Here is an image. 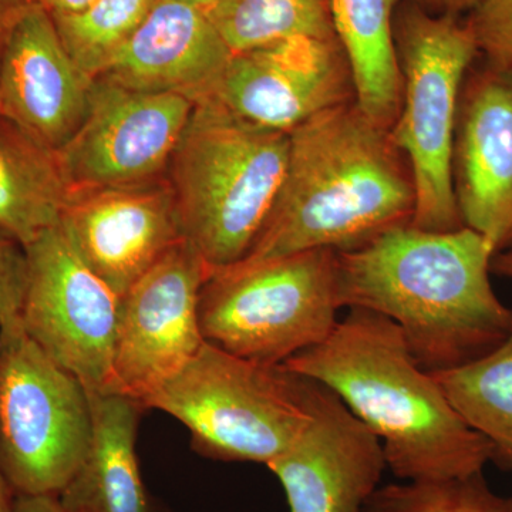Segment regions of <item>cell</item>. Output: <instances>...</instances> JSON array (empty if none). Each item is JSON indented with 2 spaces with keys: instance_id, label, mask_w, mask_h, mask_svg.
Returning <instances> with one entry per match:
<instances>
[{
  "instance_id": "cell-5",
  "label": "cell",
  "mask_w": 512,
  "mask_h": 512,
  "mask_svg": "<svg viewBox=\"0 0 512 512\" xmlns=\"http://www.w3.org/2000/svg\"><path fill=\"white\" fill-rule=\"evenodd\" d=\"M393 45L402 74L399 114L390 134L412 171V225L429 231L464 227L453 190L454 131L461 89L477 62L476 40L464 16L434 15L400 0Z\"/></svg>"
},
{
  "instance_id": "cell-27",
  "label": "cell",
  "mask_w": 512,
  "mask_h": 512,
  "mask_svg": "<svg viewBox=\"0 0 512 512\" xmlns=\"http://www.w3.org/2000/svg\"><path fill=\"white\" fill-rule=\"evenodd\" d=\"M42 5V0H0V53L20 20Z\"/></svg>"
},
{
  "instance_id": "cell-15",
  "label": "cell",
  "mask_w": 512,
  "mask_h": 512,
  "mask_svg": "<svg viewBox=\"0 0 512 512\" xmlns=\"http://www.w3.org/2000/svg\"><path fill=\"white\" fill-rule=\"evenodd\" d=\"M60 225L80 258L120 298L184 239L167 177L72 192Z\"/></svg>"
},
{
  "instance_id": "cell-21",
  "label": "cell",
  "mask_w": 512,
  "mask_h": 512,
  "mask_svg": "<svg viewBox=\"0 0 512 512\" xmlns=\"http://www.w3.org/2000/svg\"><path fill=\"white\" fill-rule=\"evenodd\" d=\"M458 416L491 444L494 463L512 468V330L473 362L431 373Z\"/></svg>"
},
{
  "instance_id": "cell-19",
  "label": "cell",
  "mask_w": 512,
  "mask_h": 512,
  "mask_svg": "<svg viewBox=\"0 0 512 512\" xmlns=\"http://www.w3.org/2000/svg\"><path fill=\"white\" fill-rule=\"evenodd\" d=\"M70 197L59 151L0 117V229L28 247L59 224Z\"/></svg>"
},
{
  "instance_id": "cell-13",
  "label": "cell",
  "mask_w": 512,
  "mask_h": 512,
  "mask_svg": "<svg viewBox=\"0 0 512 512\" xmlns=\"http://www.w3.org/2000/svg\"><path fill=\"white\" fill-rule=\"evenodd\" d=\"M453 190L464 227L512 248V67L474 63L454 131Z\"/></svg>"
},
{
  "instance_id": "cell-32",
  "label": "cell",
  "mask_w": 512,
  "mask_h": 512,
  "mask_svg": "<svg viewBox=\"0 0 512 512\" xmlns=\"http://www.w3.org/2000/svg\"><path fill=\"white\" fill-rule=\"evenodd\" d=\"M15 498V493L0 470V512H15Z\"/></svg>"
},
{
  "instance_id": "cell-25",
  "label": "cell",
  "mask_w": 512,
  "mask_h": 512,
  "mask_svg": "<svg viewBox=\"0 0 512 512\" xmlns=\"http://www.w3.org/2000/svg\"><path fill=\"white\" fill-rule=\"evenodd\" d=\"M464 18L481 59L512 67V0H484Z\"/></svg>"
},
{
  "instance_id": "cell-33",
  "label": "cell",
  "mask_w": 512,
  "mask_h": 512,
  "mask_svg": "<svg viewBox=\"0 0 512 512\" xmlns=\"http://www.w3.org/2000/svg\"><path fill=\"white\" fill-rule=\"evenodd\" d=\"M187 2L194 3V5L200 6V8L207 10L214 5L218 0H187Z\"/></svg>"
},
{
  "instance_id": "cell-30",
  "label": "cell",
  "mask_w": 512,
  "mask_h": 512,
  "mask_svg": "<svg viewBox=\"0 0 512 512\" xmlns=\"http://www.w3.org/2000/svg\"><path fill=\"white\" fill-rule=\"evenodd\" d=\"M93 2L94 0H42V5L50 16H69L82 12Z\"/></svg>"
},
{
  "instance_id": "cell-34",
  "label": "cell",
  "mask_w": 512,
  "mask_h": 512,
  "mask_svg": "<svg viewBox=\"0 0 512 512\" xmlns=\"http://www.w3.org/2000/svg\"><path fill=\"white\" fill-rule=\"evenodd\" d=\"M507 512H512V497L507 498Z\"/></svg>"
},
{
  "instance_id": "cell-7",
  "label": "cell",
  "mask_w": 512,
  "mask_h": 512,
  "mask_svg": "<svg viewBox=\"0 0 512 512\" xmlns=\"http://www.w3.org/2000/svg\"><path fill=\"white\" fill-rule=\"evenodd\" d=\"M339 252L313 249L211 271L200 296L205 342L232 355L284 365L338 325Z\"/></svg>"
},
{
  "instance_id": "cell-18",
  "label": "cell",
  "mask_w": 512,
  "mask_h": 512,
  "mask_svg": "<svg viewBox=\"0 0 512 512\" xmlns=\"http://www.w3.org/2000/svg\"><path fill=\"white\" fill-rule=\"evenodd\" d=\"M89 402L92 441L82 466L57 495L64 510L157 512L137 457V427L143 404L120 393H89Z\"/></svg>"
},
{
  "instance_id": "cell-12",
  "label": "cell",
  "mask_w": 512,
  "mask_h": 512,
  "mask_svg": "<svg viewBox=\"0 0 512 512\" xmlns=\"http://www.w3.org/2000/svg\"><path fill=\"white\" fill-rule=\"evenodd\" d=\"M208 97L255 126L291 134L356 100V89L338 36H301L235 53Z\"/></svg>"
},
{
  "instance_id": "cell-24",
  "label": "cell",
  "mask_w": 512,
  "mask_h": 512,
  "mask_svg": "<svg viewBox=\"0 0 512 512\" xmlns=\"http://www.w3.org/2000/svg\"><path fill=\"white\" fill-rule=\"evenodd\" d=\"M363 512H507V498L495 494L480 473L384 485L369 498Z\"/></svg>"
},
{
  "instance_id": "cell-3",
  "label": "cell",
  "mask_w": 512,
  "mask_h": 512,
  "mask_svg": "<svg viewBox=\"0 0 512 512\" xmlns=\"http://www.w3.org/2000/svg\"><path fill=\"white\" fill-rule=\"evenodd\" d=\"M284 366L335 393L379 437L397 478L470 477L494 460L491 444L414 360L399 326L379 313L349 309L328 339Z\"/></svg>"
},
{
  "instance_id": "cell-2",
  "label": "cell",
  "mask_w": 512,
  "mask_h": 512,
  "mask_svg": "<svg viewBox=\"0 0 512 512\" xmlns=\"http://www.w3.org/2000/svg\"><path fill=\"white\" fill-rule=\"evenodd\" d=\"M288 168L271 215L248 254L252 265L313 249L348 252L412 224L409 163L356 100L323 111L291 134Z\"/></svg>"
},
{
  "instance_id": "cell-14",
  "label": "cell",
  "mask_w": 512,
  "mask_h": 512,
  "mask_svg": "<svg viewBox=\"0 0 512 512\" xmlns=\"http://www.w3.org/2000/svg\"><path fill=\"white\" fill-rule=\"evenodd\" d=\"M266 467L284 488L289 512H363L387 464L379 437L315 382L311 420Z\"/></svg>"
},
{
  "instance_id": "cell-8",
  "label": "cell",
  "mask_w": 512,
  "mask_h": 512,
  "mask_svg": "<svg viewBox=\"0 0 512 512\" xmlns=\"http://www.w3.org/2000/svg\"><path fill=\"white\" fill-rule=\"evenodd\" d=\"M82 382L29 338L0 328V470L15 495H59L92 441Z\"/></svg>"
},
{
  "instance_id": "cell-23",
  "label": "cell",
  "mask_w": 512,
  "mask_h": 512,
  "mask_svg": "<svg viewBox=\"0 0 512 512\" xmlns=\"http://www.w3.org/2000/svg\"><path fill=\"white\" fill-rule=\"evenodd\" d=\"M158 0H94L82 12L52 16L69 55L96 80Z\"/></svg>"
},
{
  "instance_id": "cell-6",
  "label": "cell",
  "mask_w": 512,
  "mask_h": 512,
  "mask_svg": "<svg viewBox=\"0 0 512 512\" xmlns=\"http://www.w3.org/2000/svg\"><path fill=\"white\" fill-rule=\"evenodd\" d=\"M315 382L205 342L190 363L146 403L190 431L202 456L268 466L312 416Z\"/></svg>"
},
{
  "instance_id": "cell-28",
  "label": "cell",
  "mask_w": 512,
  "mask_h": 512,
  "mask_svg": "<svg viewBox=\"0 0 512 512\" xmlns=\"http://www.w3.org/2000/svg\"><path fill=\"white\" fill-rule=\"evenodd\" d=\"M434 15L467 16L484 0H410Z\"/></svg>"
},
{
  "instance_id": "cell-20",
  "label": "cell",
  "mask_w": 512,
  "mask_h": 512,
  "mask_svg": "<svg viewBox=\"0 0 512 512\" xmlns=\"http://www.w3.org/2000/svg\"><path fill=\"white\" fill-rule=\"evenodd\" d=\"M399 2L333 0L336 35L352 66L356 103L389 130L402 99V74L393 45V16Z\"/></svg>"
},
{
  "instance_id": "cell-22",
  "label": "cell",
  "mask_w": 512,
  "mask_h": 512,
  "mask_svg": "<svg viewBox=\"0 0 512 512\" xmlns=\"http://www.w3.org/2000/svg\"><path fill=\"white\" fill-rule=\"evenodd\" d=\"M207 13L234 55L292 37L338 36L333 0H218Z\"/></svg>"
},
{
  "instance_id": "cell-4",
  "label": "cell",
  "mask_w": 512,
  "mask_h": 512,
  "mask_svg": "<svg viewBox=\"0 0 512 512\" xmlns=\"http://www.w3.org/2000/svg\"><path fill=\"white\" fill-rule=\"evenodd\" d=\"M291 137L195 101L167 180L184 239L211 271L242 261L265 227L288 168Z\"/></svg>"
},
{
  "instance_id": "cell-9",
  "label": "cell",
  "mask_w": 512,
  "mask_h": 512,
  "mask_svg": "<svg viewBox=\"0 0 512 512\" xmlns=\"http://www.w3.org/2000/svg\"><path fill=\"white\" fill-rule=\"evenodd\" d=\"M25 249L23 330L87 392L116 393L113 362L120 296L80 258L60 222Z\"/></svg>"
},
{
  "instance_id": "cell-17",
  "label": "cell",
  "mask_w": 512,
  "mask_h": 512,
  "mask_svg": "<svg viewBox=\"0 0 512 512\" xmlns=\"http://www.w3.org/2000/svg\"><path fill=\"white\" fill-rule=\"evenodd\" d=\"M232 55L207 10L187 0H158L97 79L198 101L210 96Z\"/></svg>"
},
{
  "instance_id": "cell-1",
  "label": "cell",
  "mask_w": 512,
  "mask_h": 512,
  "mask_svg": "<svg viewBox=\"0 0 512 512\" xmlns=\"http://www.w3.org/2000/svg\"><path fill=\"white\" fill-rule=\"evenodd\" d=\"M491 242L467 227L402 225L339 252L340 308L392 320L426 372L473 362L508 338L512 309L491 285Z\"/></svg>"
},
{
  "instance_id": "cell-31",
  "label": "cell",
  "mask_w": 512,
  "mask_h": 512,
  "mask_svg": "<svg viewBox=\"0 0 512 512\" xmlns=\"http://www.w3.org/2000/svg\"><path fill=\"white\" fill-rule=\"evenodd\" d=\"M491 272L512 279V248L495 254L491 262Z\"/></svg>"
},
{
  "instance_id": "cell-26",
  "label": "cell",
  "mask_w": 512,
  "mask_h": 512,
  "mask_svg": "<svg viewBox=\"0 0 512 512\" xmlns=\"http://www.w3.org/2000/svg\"><path fill=\"white\" fill-rule=\"evenodd\" d=\"M26 282V249L0 229V328L19 325Z\"/></svg>"
},
{
  "instance_id": "cell-16",
  "label": "cell",
  "mask_w": 512,
  "mask_h": 512,
  "mask_svg": "<svg viewBox=\"0 0 512 512\" xmlns=\"http://www.w3.org/2000/svg\"><path fill=\"white\" fill-rule=\"evenodd\" d=\"M93 83L67 52L50 13L36 6L0 53V117L60 151L82 126Z\"/></svg>"
},
{
  "instance_id": "cell-11",
  "label": "cell",
  "mask_w": 512,
  "mask_h": 512,
  "mask_svg": "<svg viewBox=\"0 0 512 512\" xmlns=\"http://www.w3.org/2000/svg\"><path fill=\"white\" fill-rule=\"evenodd\" d=\"M195 101L94 80L82 126L59 151L72 192L167 177Z\"/></svg>"
},
{
  "instance_id": "cell-10",
  "label": "cell",
  "mask_w": 512,
  "mask_h": 512,
  "mask_svg": "<svg viewBox=\"0 0 512 512\" xmlns=\"http://www.w3.org/2000/svg\"><path fill=\"white\" fill-rule=\"evenodd\" d=\"M210 268L187 239L175 244L121 298L114 392L143 404L204 345L202 286Z\"/></svg>"
},
{
  "instance_id": "cell-29",
  "label": "cell",
  "mask_w": 512,
  "mask_h": 512,
  "mask_svg": "<svg viewBox=\"0 0 512 512\" xmlns=\"http://www.w3.org/2000/svg\"><path fill=\"white\" fill-rule=\"evenodd\" d=\"M15 512H67L57 495H16Z\"/></svg>"
}]
</instances>
